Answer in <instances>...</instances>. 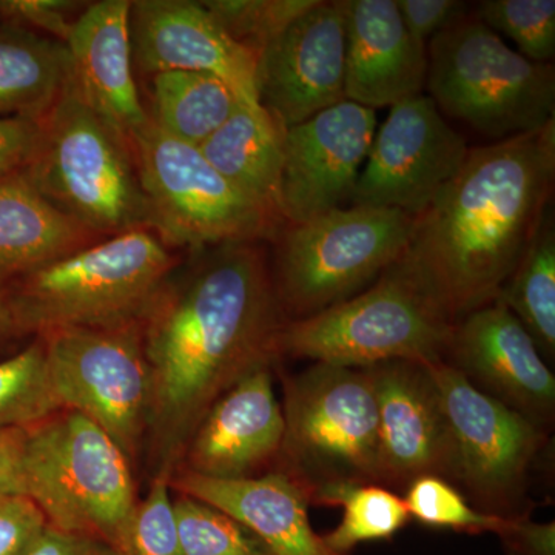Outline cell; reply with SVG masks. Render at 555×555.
<instances>
[{
    "mask_svg": "<svg viewBox=\"0 0 555 555\" xmlns=\"http://www.w3.org/2000/svg\"><path fill=\"white\" fill-rule=\"evenodd\" d=\"M170 491L217 507L250 529L273 555H350L335 553L309 520L312 495L294 477L273 469L243 480H218L175 470Z\"/></svg>",
    "mask_w": 555,
    "mask_h": 555,
    "instance_id": "7402d4cb",
    "label": "cell"
},
{
    "mask_svg": "<svg viewBox=\"0 0 555 555\" xmlns=\"http://www.w3.org/2000/svg\"><path fill=\"white\" fill-rule=\"evenodd\" d=\"M22 173L51 206L101 238L150 230L129 142L82 101L72 79L40 118L38 142Z\"/></svg>",
    "mask_w": 555,
    "mask_h": 555,
    "instance_id": "277c9868",
    "label": "cell"
},
{
    "mask_svg": "<svg viewBox=\"0 0 555 555\" xmlns=\"http://www.w3.org/2000/svg\"><path fill=\"white\" fill-rule=\"evenodd\" d=\"M409 516L429 528L483 534L502 528L505 518L480 513L444 478L423 476L408 485L403 496Z\"/></svg>",
    "mask_w": 555,
    "mask_h": 555,
    "instance_id": "d6a6232c",
    "label": "cell"
},
{
    "mask_svg": "<svg viewBox=\"0 0 555 555\" xmlns=\"http://www.w3.org/2000/svg\"><path fill=\"white\" fill-rule=\"evenodd\" d=\"M101 240L51 206L22 170L0 179V291Z\"/></svg>",
    "mask_w": 555,
    "mask_h": 555,
    "instance_id": "603a6c76",
    "label": "cell"
},
{
    "mask_svg": "<svg viewBox=\"0 0 555 555\" xmlns=\"http://www.w3.org/2000/svg\"><path fill=\"white\" fill-rule=\"evenodd\" d=\"M21 338L25 337L21 334L16 321H14L9 302H7L5 295L0 291V352Z\"/></svg>",
    "mask_w": 555,
    "mask_h": 555,
    "instance_id": "b9f144b4",
    "label": "cell"
},
{
    "mask_svg": "<svg viewBox=\"0 0 555 555\" xmlns=\"http://www.w3.org/2000/svg\"><path fill=\"white\" fill-rule=\"evenodd\" d=\"M130 5L131 0L89 3L65 42L73 87L129 144L150 122L133 75Z\"/></svg>",
    "mask_w": 555,
    "mask_h": 555,
    "instance_id": "44dd1931",
    "label": "cell"
},
{
    "mask_svg": "<svg viewBox=\"0 0 555 555\" xmlns=\"http://www.w3.org/2000/svg\"><path fill=\"white\" fill-rule=\"evenodd\" d=\"M69 78L64 42L0 21V119L42 118Z\"/></svg>",
    "mask_w": 555,
    "mask_h": 555,
    "instance_id": "d4e9b609",
    "label": "cell"
},
{
    "mask_svg": "<svg viewBox=\"0 0 555 555\" xmlns=\"http://www.w3.org/2000/svg\"><path fill=\"white\" fill-rule=\"evenodd\" d=\"M426 89L441 115L494 142L554 120V65L526 60L473 13L427 43Z\"/></svg>",
    "mask_w": 555,
    "mask_h": 555,
    "instance_id": "8992f818",
    "label": "cell"
},
{
    "mask_svg": "<svg viewBox=\"0 0 555 555\" xmlns=\"http://www.w3.org/2000/svg\"><path fill=\"white\" fill-rule=\"evenodd\" d=\"M495 301L520 321L546 363H554L555 224L551 208Z\"/></svg>",
    "mask_w": 555,
    "mask_h": 555,
    "instance_id": "4316f807",
    "label": "cell"
},
{
    "mask_svg": "<svg viewBox=\"0 0 555 555\" xmlns=\"http://www.w3.org/2000/svg\"><path fill=\"white\" fill-rule=\"evenodd\" d=\"M375 131V109L347 100L284 131L280 210L286 224L350 203Z\"/></svg>",
    "mask_w": 555,
    "mask_h": 555,
    "instance_id": "5bb4252c",
    "label": "cell"
},
{
    "mask_svg": "<svg viewBox=\"0 0 555 555\" xmlns=\"http://www.w3.org/2000/svg\"><path fill=\"white\" fill-rule=\"evenodd\" d=\"M443 310L390 266L366 291L306 320L286 321L280 358L366 369L387 361H444L454 332Z\"/></svg>",
    "mask_w": 555,
    "mask_h": 555,
    "instance_id": "9c48e42d",
    "label": "cell"
},
{
    "mask_svg": "<svg viewBox=\"0 0 555 555\" xmlns=\"http://www.w3.org/2000/svg\"><path fill=\"white\" fill-rule=\"evenodd\" d=\"M46 517L24 494H0V555H25L46 531Z\"/></svg>",
    "mask_w": 555,
    "mask_h": 555,
    "instance_id": "d590c367",
    "label": "cell"
},
{
    "mask_svg": "<svg viewBox=\"0 0 555 555\" xmlns=\"http://www.w3.org/2000/svg\"><path fill=\"white\" fill-rule=\"evenodd\" d=\"M312 505L341 506L343 518L337 528L323 535L331 550L349 554L361 543L390 540L408 525L404 499L386 486L346 483L318 489Z\"/></svg>",
    "mask_w": 555,
    "mask_h": 555,
    "instance_id": "83f0119b",
    "label": "cell"
},
{
    "mask_svg": "<svg viewBox=\"0 0 555 555\" xmlns=\"http://www.w3.org/2000/svg\"><path fill=\"white\" fill-rule=\"evenodd\" d=\"M284 131L261 104L240 102L230 118L199 145L204 158L230 184L283 222L280 192Z\"/></svg>",
    "mask_w": 555,
    "mask_h": 555,
    "instance_id": "cb8c5ba5",
    "label": "cell"
},
{
    "mask_svg": "<svg viewBox=\"0 0 555 555\" xmlns=\"http://www.w3.org/2000/svg\"><path fill=\"white\" fill-rule=\"evenodd\" d=\"M178 264L152 230H133L17 278L2 294L24 337L131 326L144 321Z\"/></svg>",
    "mask_w": 555,
    "mask_h": 555,
    "instance_id": "3957f363",
    "label": "cell"
},
{
    "mask_svg": "<svg viewBox=\"0 0 555 555\" xmlns=\"http://www.w3.org/2000/svg\"><path fill=\"white\" fill-rule=\"evenodd\" d=\"M87 5L75 0H0V21L65 43Z\"/></svg>",
    "mask_w": 555,
    "mask_h": 555,
    "instance_id": "e575fe53",
    "label": "cell"
},
{
    "mask_svg": "<svg viewBox=\"0 0 555 555\" xmlns=\"http://www.w3.org/2000/svg\"><path fill=\"white\" fill-rule=\"evenodd\" d=\"M61 409L42 338L0 360V430L25 429Z\"/></svg>",
    "mask_w": 555,
    "mask_h": 555,
    "instance_id": "f1b7e54d",
    "label": "cell"
},
{
    "mask_svg": "<svg viewBox=\"0 0 555 555\" xmlns=\"http://www.w3.org/2000/svg\"><path fill=\"white\" fill-rule=\"evenodd\" d=\"M315 0H203L230 38L262 53Z\"/></svg>",
    "mask_w": 555,
    "mask_h": 555,
    "instance_id": "1f68e13d",
    "label": "cell"
},
{
    "mask_svg": "<svg viewBox=\"0 0 555 555\" xmlns=\"http://www.w3.org/2000/svg\"><path fill=\"white\" fill-rule=\"evenodd\" d=\"M278 363L255 367L215 401L190 437L177 470L243 480L275 469L286 429L283 404L273 390Z\"/></svg>",
    "mask_w": 555,
    "mask_h": 555,
    "instance_id": "d6986e66",
    "label": "cell"
},
{
    "mask_svg": "<svg viewBox=\"0 0 555 555\" xmlns=\"http://www.w3.org/2000/svg\"><path fill=\"white\" fill-rule=\"evenodd\" d=\"M141 323L152 401L141 473L169 478L190 437L222 393L278 363L286 324L259 243L192 250Z\"/></svg>",
    "mask_w": 555,
    "mask_h": 555,
    "instance_id": "6da1fadb",
    "label": "cell"
},
{
    "mask_svg": "<svg viewBox=\"0 0 555 555\" xmlns=\"http://www.w3.org/2000/svg\"><path fill=\"white\" fill-rule=\"evenodd\" d=\"M283 382L284 440L275 469L309 489L379 485L378 401L369 369L313 363Z\"/></svg>",
    "mask_w": 555,
    "mask_h": 555,
    "instance_id": "ba28073f",
    "label": "cell"
},
{
    "mask_svg": "<svg viewBox=\"0 0 555 555\" xmlns=\"http://www.w3.org/2000/svg\"><path fill=\"white\" fill-rule=\"evenodd\" d=\"M40 338L62 409L79 412L100 426L139 476L152 401L141 324L64 328Z\"/></svg>",
    "mask_w": 555,
    "mask_h": 555,
    "instance_id": "8fae6325",
    "label": "cell"
},
{
    "mask_svg": "<svg viewBox=\"0 0 555 555\" xmlns=\"http://www.w3.org/2000/svg\"><path fill=\"white\" fill-rule=\"evenodd\" d=\"M345 78V13L315 0L259 54V104L288 129L346 101Z\"/></svg>",
    "mask_w": 555,
    "mask_h": 555,
    "instance_id": "2e32d148",
    "label": "cell"
},
{
    "mask_svg": "<svg viewBox=\"0 0 555 555\" xmlns=\"http://www.w3.org/2000/svg\"><path fill=\"white\" fill-rule=\"evenodd\" d=\"M339 5L346 100L375 109L425 94L427 47L408 31L397 0H339Z\"/></svg>",
    "mask_w": 555,
    "mask_h": 555,
    "instance_id": "ffe728a7",
    "label": "cell"
},
{
    "mask_svg": "<svg viewBox=\"0 0 555 555\" xmlns=\"http://www.w3.org/2000/svg\"><path fill=\"white\" fill-rule=\"evenodd\" d=\"M25 429L0 430V494L22 492V455H24Z\"/></svg>",
    "mask_w": 555,
    "mask_h": 555,
    "instance_id": "60d3db41",
    "label": "cell"
},
{
    "mask_svg": "<svg viewBox=\"0 0 555 555\" xmlns=\"http://www.w3.org/2000/svg\"><path fill=\"white\" fill-rule=\"evenodd\" d=\"M444 363L476 389L550 434L555 418V377L534 339L494 301L455 324Z\"/></svg>",
    "mask_w": 555,
    "mask_h": 555,
    "instance_id": "9a60e30c",
    "label": "cell"
},
{
    "mask_svg": "<svg viewBox=\"0 0 555 555\" xmlns=\"http://www.w3.org/2000/svg\"><path fill=\"white\" fill-rule=\"evenodd\" d=\"M412 218L392 208H335L275 236L270 273L286 321L306 320L371 287L396 264Z\"/></svg>",
    "mask_w": 555,
    "mask_h": 555,
    "instance_id": "52a82bcc",
    "label": "cell"
},
{
    "mask_svg": "<svg viewBox=\"0 0 555 555\" xmlns=\"http://www.w3.org/2000/svg\"><path fill=\"white\" fill-rule=\"evenodd\" d=\"M429 367L451 429V483L488 516H529V478L547 433L480 392L444 361Z\"/></svg>",
    "mask_w": 555,
    "mask_h": 555,
    "instance_id": "7c38bea8",
    "label": "cell"
},
{
    "mask_svg": "<svg viewBox=\"0 0 555 555\" xmlns=\"http://www.w3.org/2000/svg\"><path fill=\"white\" fill-rule=\"evenodd\" d=\"M238 94L206 73L164 72L152 76V113L158 129L199 147L238 107Z\"/></svg>",
    "mask_w": 555,
    "mask_h": 555,
    "instance_id": "484cf974",
    "label": "cell"
},
{
    "mask_svg": "<svg viewBox=\"0 0 555 555\" xmlns=\"http://www.w3.org/2000/svg\"><path fill=\"white\" fill-rule=\"evenodd\" d=\"M22 492L50 528L98 537L118 550L141 500L129 459L100 426L72 409L27 427Z\"/></svg>",
    "mask_w": 555,
    "mask_h": 555,
    "instance_id": "5b68a950",
    "label": "cell"
},
{
    "mask_svg": "<svg viewBox=\"0 0 555 555\" xmlns=\"http://www.w3.org/2000/svg\"><path fill=\"white\" fill-rule=\"evenodd\" d=\"M397 7L408 31L426 47L473 11L470 3L462 0H397Z\"/></svg>",
    "mask_w": 555,
    "mask_h": 555,
    "instance_id": "8d00e7d4",
    "label": "cell"
},
{
    "mask_svg": "<svg viewBox=\"0 0 555 555\" xmlns=\"http://www.w3.org/2000/svg\"><path fill=\"white\" fill-rule=\"evenodd\" d=\"M554 182L555 119L470 147L456 177L412 218L393 268L459 323L499 297L551 208Z\"/></svg>",
    "mask_w": 555,
    "mask_h": 555,
    "instance_id": "7a4b0ae2",
    "label": "cell"
},
{
    "mask_svg": "<svg viewBox=\"0 0 555 555\" xmlns=\"http://www.w3.org/2000/svg\"><path fill=\"white\" fill-rule=\"evenodd\" d=\"M39 131L40 118L0 119V179L25 169Z\"/></svg>",
    "mask_w": 555,
    "mask_h": 555,
    "instance_id": "74e56055",
    "label": "cell"
},
{
    "mask_svg": "<svg viewBox=\"0 0 555 555\" xmlns=\"http://www.w3.org/2000/svg\"><path fill=\"white\" fill-rule=\"evenodd\" d=\"M126 555H184L175 520L170 480L155 477L139 500L137 513L122 546Z\"/></svg>",
    "mask_w": 555,
    "mask_h": 555,
    "instance_id": "836d02e7",
    "label": "cell"
},
{
    "mask_svg": "<svg viewBox=\"0 0 555 555\" xmlns=\"http://www.w3.org/2000/svg\"><path fill=\"white\" fill-rule=\"evenodd\" d=\"M150 230L167 247L275 238L284 222L240 192L201 153L150 122L130 139Z\"/></svg>",
    "mask_w": 555,
    "mask_h": 555,
    "instance_id": "30bf717a",
    "label": "cell"
},
{
    "mask_svg": "<svg viewBox=\"0 0 555 555\" xmlns=\"http://www.w3.org/2000/svg\"><path fill=\"white\" fill-rule=\"evenodd\" d=\"M476 16L496 35H505L518 53L535 64H551L555 57L554 0H483Z\"/></svg>",
    "mask_w": 555,
    "mask_h": 555,
    "instance_id": "4dcf8cb0",
    "label": "cell"
},
{
    "mask_svg": "<svg viewBox=\"0 0 555 555\" xmlns=\"http://www.w3.org/2000/svg\"><path fill=\"white\" fill-rule=\"evenodd\" d=\"M184 555H273L262 540L217 507L193 496H171Z\"/></svg>",
    "mask_w": 555,
    "mask_h": 555,
    "instance_id": "f546056e",
    "label": "cell"
},
{
    "mask_svg": "<svg viewBox=\"0 0 555 555\" xmlns=\"http://www.w3.org/2000/svg\"><path fill=\"white\" fill-rule=\"evenodd\" d=\"M367 369L378 401L379 485L406 489L423 476L451 483V429L429 364L387 361Z\"/></svg>",
    "mask_w": 555,
    "mask_h": 555,
    "instance_id": "ac0fdd59",
    "label": "cell"
},
{
    "mask_svg": "<svg viewBox=\"0 0 555 555\" xmlns=\"http://www.w3.org/2000/svg\"><path fill=\"white\" fill-rule=\"evenodd\" d=\"M469 149L427 94L398 102L375 131L350 204L415 218L456 177Z\"/></svg>",
    "mask_w": 555,
    "mask_h": 555,
    "instance_id": "4fadbf2b",
    "label": "cell"
},
{
    "mask_svg": "<svg viewBox=\"0 0 555 555\" xmlns=\"http://www.w3.org/2000/svg\"><path fill=\"white\" fill-rule=\"evenodd\" d=\"M130 36L133 65L145 75L206 73L259 104L258 54L230 38L203 2L133 0Z\"/></svg>",
    "mask_w": 555,
    "mask_h": 555,
    "instance_id": "e0dca14e",
    "label": "cell"
},
{
    "mask_svg": "<svg viewBox=\"0 0 555 555\" xmlns=\"http://www.w3.org/2000/svg\"><path fill=\"white\" fill-rule=\"evenodd\" d=\"M25 555H126L98 537L68 534L47 526L38 542Z\"/></svg>",
    "mask_w": 555,
    "mask_h": 555,
    "instance_id": "ab89813d",
    "label": "cell"
},
{
    "mask_svg": "<svg viewBox=\"0 0 555 555\" xmlns=\"http://www.w3.org/2000/svg\"><path fill=\"white\" fill-rule=\"evenodd\" d=\"M506 555H555V525L531 517L505 518L496 531Z\"/></svg>",
    "mask_w": 555,
    "mask_h": 555,
    "instance_id": "f35d334b",
    "label": "cell"
}]
</instances>
